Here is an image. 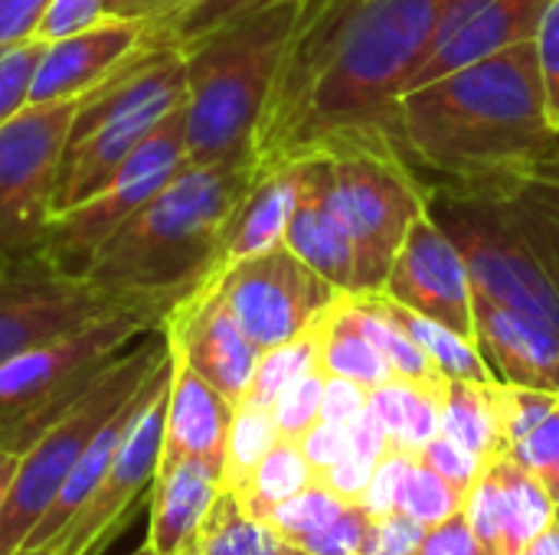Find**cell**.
<instances>
[{"label":"cell","mask_w":559,"mask_h":555,"mask_svg":"<svg viewBox=\"0 0 559 555\" xmlns=\"http://www.w3.org/2000/svg\"><path fill=\"white\" fill-rule=\"evenodd\" d=\"M439 7L360 0L331 26L295 36L255 134L259 170L311 154H400L403 85L429 46Z\"/></svg>","instance_id":"1"},{"label":"cell","mask_w":559,"mask_h":555,"mask_svg":"<svg viewBox=\"0 0 559 555\" xmlns=\"http://www.w3.org/2000/svg\"><path fill=\"white\" fill-rule=\"evenodd\" d=\"M557 137L534 39L406 92L396 111L400 154L459 183L527 164Z\"/></svg>","instance_id":"2"},{"label":"cell","mask_w":559,"mask_h":555,"mask_svg":"<svg viewBox=\"0 0 559 555\" xmlns=\"http://www.w3.org/2000/svg\"><path fill=\"white\" fill-rule=\"evenodd\" d=\"M259 177V160L183 164L105 245L82 278L105 294L174 311L223 265L226 226Z\"/></svg>","instance_id":"3"},{"label":"cell","mask_w":559,"mask_h":555,"mask_svg":"<svg viewBox=\"0 0 559 555\" xmlns=\"http://www.w3.org/2000/svg\"><path fill=\"white\" fill-rule=\"evenodd\" d=\"M305 0L239 16L187 46V164L255 157V134L295 39Z\"/></svg>","instance_id":"4"},{"label":"cell","mask_w":559,"mask_h":555,"mask_svg":"<svg viewBox=\"0 0 559 555\" xmlns=\"http://www.w3.org/2000/svg\"><path fill=\"white\" fill-rule=\"evenodd\" d=\"M164 307L124 301L7 360L0 366V445L23 455L124 350L164 330Z\"/></svg>","instance_id":"5"},{"label":"cell","mask_w":559,"mask_h":555,"mask_svg":"<svg viewBox=\"0 0 559 555\" xmlns=\"http://www.w3.org/2000/svg\"><path fill=\"white\" fill-rule=\"evenodd\" d=\"M170 347L164 330L147 334L124 350L59 419H52L20 455V468L7 504L0 510V555L16 553L36 523L46 517L79 458L102 432V425L147 383V376L167 360Z\"/></svg>","instance_id":"6"},{"label":"cell","mask_w":559,"mask_h":555,"mask_svg":"<svg viewBox=\"0 0 559 555\" xmlns=\"http://www.w3.org/2000/svg\"><path fill=\"white\" fill-rule=\"evenodd\" d=\"M426 193L429 213L465 255L478 294L531 314L559 334V291L504 203L475 183Z\"/></svg>","instance_id":"7"},{"label":"cell","mask_w":559,"mask_h":555,"mask_svg":"<svg viewBox=\"0 0 559 555\" xmlns=\"http://www.w3.org/2000/svg\"><path fill=\"white\" fill-rule=\"evenodd\" d=\"M79 98L26 105L0 128V262L43 258Z\"/></svg>","instance_id":"8"},{"label":"cell","mask_w":559,"mask_h":555,"mask_svg":"<svg viewBox=\"0 0 559 555\" xmlns=\"http://www.w3.org/2000/svg\"><path fill=\"white\" fill-rule=\"evenodd\" d=\"M334 200L354 245V294L383 291L413 222L429 209L426 190L400 154L344 150L331 154Z\"/></svg>","instance_id":"9"},{"label":"cell","mask_w":559,"mask_h":555,"mask_svg":"<svg viewBox=\"0 0 559 555\" xmlns=\"http://www.w3.org/2000/svg\"><path fill=\"white\" fill-rule=\"evenodd\" d=\"M183 164L187 121L180 105L160 121V128L121 164V170L98 193L52 216L43 245V262L82 278L85 265L105 245V239H111Z\"/></svg>","instance_id":"10"},{"label":"cell","mask_w":559,"mask_h":555,"mask_svg":"<svg viewBox=\"0 0 559 555\" xmlns=\"http://www.w3.org/2000/svg\"><path fill=\"white\" fill-rule=\"evenodd\" d=\"M213 285L259 350H272L311 330L344 298L341 288L301 262L285 242L223 265Z\"/></svg>","instance_id":"11"},{"label":"cell","mask_w":559,"mask_h":555,"mask_svg":"<svg viewBox=\"0 0 559 555\" xmlns=\"http://www.w3.org/2000/svg\"><path fill=\"white\" fill-rule=\"evenodd\" d=\"M170 370H174V360L167 353L102 484L79 507L69 527L56 536L52 546L59 550V555H98L131 520V510L138 507V500L151 494L157 471H160V455H164V415H167Z\"/></svg>","instance_id":"12"},{"label":"cell","mask_w":559,"mask_h":555,"mask_svg":"<svg viewBox=\"0 0 559 555\" xmlns=\"http://www.w3.org/2000/svg\"><path fill=\"white\" fill-rule=\"evenodd\" d=\"M124 301L98 291L79 275L59 272L43 258L0 272V366L16 353L79 327ZM151 304V301H147Z\"/></svg>","instance_id":"13"},{"label":"cell","mask_w":559,"mask_h":555,"mask_svg":"<svg viewBox=\"0 0 559 555\" xmlns=\"http://www.w3.org/2000/svg\"><path fill=\"white\" fill-rule=\"evenodd\" d=\"M383 294L475 343V285L465 255L429 209L413 222L393 258Z\"/></svg>","instance_id":"14"},{"label":"cell","mask_w":559,"mask_h":555,"mask_svg":"<svg viewBox=\"0 0 559 555\" xmlns=\"http://www.w3.org/2000/svg\"><path fill=\"white\" fill-rule=\"evenodd\" d=\"M164 337L170 350L229 402L239 406L246 399L262 350L239 327L213 278L174 304L164 321Z\"/></svg>","instance_id":"15"},{"label":"cell","mask_w":559,"mask_h":555,"mask_svg":"<svg viewBox=\"0 0 559 555\" xmlns=\"http://www.w3.org/2000/svg\"><path fill=\"white\" fill-rule=\"evenodd\" d=\"M147 43V23L105 16L79 33L46 39L29 105L69 101L82 98L95 85H102L111 72H118L141 46Z\"/></svg>","instance_id":"16"},{"label":"cell","mask_w":559,"mask_h":555,"mask_svg":"<svg viewBox=\"0 0 559 555\" xmlns=\"http://www.w3.org/2000/svg\"><path fill=\"white\" fill-rule=\"evenodd\" d=\"M295 167V209L285 229V245L324 275L344 294H354V245L337 213L331 160L324 154L298 157Z\"/></svg>","instance_id":"17"},{"label":"cell","mask_w":559,"mask_h":555,"mask_svg":"<svg viewBox=\"0 0 559 555\" xmlns=\"http://www.w3.org/2000/svg\"><path fill=\"white\" fill-rule=\"evenodd\" d=\"M475 343L498 383L559 393V334L475 291Z\"/></svg>","instance_id":"18"},{"label":"cell","mask_w":559,"mask_h":555,"mask_svg":"<svg viewBox=\"0 0 559 555\" xmlns=\"http://www.w3.org/2000/svg\"><path fill=\"white\" fill-rule=\"evenodd\" d=\"M170 360H174V370H170V389H167L160 471L177 461H203L223 471L236 402H229L219 389H213L203 376H197L174 350H170Z\"/></svg>","instance_id":"19"},{"label":"cell","mask_w":559,"mask_h":555,"mask_svg":"<svg viewBox=\"0 0 559 555\" xmlns=\"http://www.w3.org/2000/svg\"><path fill=\"white\" fill-rule=\"evenodd\" d=\"M547 7L550 0H491L468 23H462L452 36L423 49L419 62L413 65L403 85V95L442 75H452L465 65H475L488 56H498L518 43L534 39Z\"/></svg>","instance_id":"20"},{"label":"cell","mask_w":559,"mask_h":555,"mask_svg":"<svg viewBox=\"0 0 559 555\" xmlns=\"http://www.w3.org/2000/svg\"><path fill=\"white\" fill-rule=\"evenodd\" d=\"M219 494L223 471L203 461H177L157 471V481L147 494L151 530L144 543L154 555H193Z\"/></svg>","instance_id":"21"},{"label":"cell","mask_w":559,"mask_h":555,"mask_svg":"<svg viewBox=\"0 0 559 555\" xmlns=\"http://www.w3.org/2000/svg\"><path fill=\"white\" fill-rule=\"evenodd\" d=\"M559 141V137H557ZM554 141L534 160L518 164L504 173L468 180L475 186L491 190L511 219L521 226L534 252L540 255L544 268L550 272L559 291V144ZM459 183V180H455Z\"/></svg>","instance_id":"22"},{"label":"cell","mask_w":559,"mask_h":555,"mask_svg":"<svg viewBox=\"0 0 559 555\" xmlns=\"http://www.w3.org/2000/svg\"><path fill=\"white\" fill-rule=\"evenodd\" d=\"M295 209V167L259 170L255 183L236 206L223 236V265L269 252L285 242V229ZM219 265V268H223Z\"/></svg>","instance_id":"23"},{"label":"cell","mask_w":559,"mask_h":555,"mask_svg":"<svg viewBox=\"0 0 559 555\" xmlns=\"http://www.w3.org/2000/svg\"><path fill=\"white\" fill-rule=\"evenodd\" d=\"M442 435L485 461L508 455L498 415V383L449 379L442 396Z\"/></svg>","instance_id":"24"},{"label":"cell","mask_w":559,"mask_h":555,"mask_svg":"<svg viewBox=\"0 0 559 555\" xmlns=\"http://www.w3.org/2000/svg\"><path fill=\"white\" fill-rule=\"evenodd\" d=\"M501 494L504 517V555H521V550L554 520V497L547 487L521 468L511 455H498L488 461Z\"/></svg>","instance_id":"25"},{"label":"cell","mask_w":559,"mask_h":555,"mask_svg":"<svg viewBox=\"0 0 559 555\" xmlns=\"http://www.w3.org/2000/svg\"><path fill=\"white\" fill-rule=\"evenodd\" d=\"M311 484H318V471L305 458L301 445L295 438H278L275 448L259 461L252 478L233 494H236V500L242 504L246 514L265 520L282 500L301 494Z\"/></svg>","instance_id":"26"},{"label":"cell","mask_w":559,"mask_h":555,"mask_svg":"<svg viewBox=\"0 0 559 555\" xmlns=\"http://www.w3.org/2000/svg\"><path fill=\"white\" fill-rule=\"evenodd\" d=\"M380 298L386 301V307H390V314L400 321V327L423 347V353L436 363V370L445 376V379H468V383H498L495 379V373H491V366L485 363V357H481V350H478V343H472L468 337H462V334H455V330H449L445 324H439V321H429V317H423V314H416V311H409V307H403V304H396V301H390L383 291H380Z\"/></svg>","instance_id":"27"},{"label":"cell","mask_w":559,"mask_h":555,"mask_svg":"<svg viewBox=\"0 0 559 555\" xmlns=\"http://www.w3.org/2000/svg\"><path fill=\"white\" fill-rule=\"evenodd\" d=\"M344 301V298H341ZM341 301L331 307V314L324 317V337H321V370L328 376H344L354 379L367 389H380L386 383L396 379L393 366L386 363V357L350 324V317L344 314Z\"/></svg>","instance_id":"28"},{"label":"cell","mask_w":559,"mask_h":555,"mask_svg":"<svg viewBox=\"0 0 559 555\" xmlns=\"http://www.w3.org/2000/svg\"><path fill=\"white\" fill-rule=\"evenodd\" d=\"M285 540L272 530L269 520H259L242 510L233 491H223L203 523L193 555H278Z\"/></svg>","instance_id":"29"},{"label":"cell","mask_w":559,"mask_h":555,"mask_svg":"<svg viewBox=\"0 0 559 555\" xmlns=\"http://www.w3.org/2000/svg\"><path fill=\"white\" fill-rule=\"evenodd\" d=\"M321 337H324V321L314 324L311 330L298 334L295 340H285V343H278L272 350H262L259 366L252 373V383H249L242 402L272 409V402L278 399V393L285 386H292L308 370L321 366Z\"/></svg>","instance_id":"30"},{"label":"cell","mask_w":559,"mask_h":555,"mask_svg":"<svg viewBox=\"0 0 559 555\" xmlns=\"http://www.w3.org/2000/svg\"><path fill=\"white\" fill-rule=\"evenodd\" d=\"M278 438H282V432L275 425L272 409L239 402L236 415H233V425H229V438H226L223 491H239L252 478L259 461L275 448Z\"/></svg>","instance_id":"31"},{"label":"cell","mask_w":559,"mask_h":555,"mask_svg":"<svg viewBox=\"0 0 559 555\" xmlns=\"http://www.w3.org/2000/svg\"><path fill=\"white\" fill-rule=\"evenodd\" d=\"M275 3H285V0H187L174 16H167L164 23L151 26L147 39L180 49V46H187V43L219 29V26L239 20V16L269 10Z\"/></svg>","instance_id":"32"},{"label":"cell","mask_w":559,"mask_h":555,"mask_svg":"<svg viewBox=\"0 0 559 555\" xmlns=\"http://www.w3.org/2000/svg\"><path fill=\"white\" fill-rule=\"evenodd\" d=\"M465 510V494L455 491L445 478H439L432 468H426L419 458L406 474L403 494H400V514L413 517L426 530L459 517Z\"/></svg>","instance_id":"33"},{"label":"cell","mask_w":559,"mask_h":555,"mask_svg":"<svg viewBox=\"0 0 559 555\" xmlns=\"http://www.w3.org/2000/svg\"><path fill=\"white\" fill-rule=\"evenodd\" d=\"M344 507H347V504H344L341 497H334L328 487L311 484V487H305L301 494L282 500L265 520L272 523V530H275L285 543H298V540H305L308 533L328 527Z\"/></svg>","instance_id":"34"},{"label":"cell","mask_w":559,"mask_h":555,"mask_svg":"<svg viewBox=\"0 0 559 555\" xmlns=\"http://www.w3.org/2000/svg\"><path fill=\"white\" fill-rule=\"evenodd\" d=\"M324 383H328V373L321 366H314V370H308L305 376H298L292 386H285L278 393V399L272 402V415H275V425H278L282 438L298 442L314 422H321Z\"/></svg>","instance_id":"35"},{"label":"cell","mask_w":559,"mask_h":555,"mask_svg":"<svg viewBox=\"0 0 559 555\" xmlns=\"http://www.w3.org/2000/svg\"><path fill=\"white\" fill-rule=\"evenodd\" d=\"M508 455L521 464V468H527L544 487H547V494L554 497V504H557L559 497V402L557 409L540 422V425H534L524 438H518L511 448H508Z\"/></svg>","instance_id":"36"},{"label":"cell","mask_w":559,"mask_h":555,"mask_svg":"<svg viewBox=\"0 0 559 555\" xmlns=\"http://www.w3.org/2000/svg\"><path fill=\"white\" fill-rule=\"evenodd\" d=\"M43 46H46V39L36 36V39L20 43L0 56V128L10 124L29 105V92H33V79H36Z\"/></svg>","instance_id":"37"},{"label":"cell","mask_w":559,"mask_h":555,"mask_svg":"<svg viewBox=\"0 0 559 555\" xmlns=\"http://www.w3.org/2000/svg\"><path fill=\"white\" fill-rule=\"evenodd\" d=\"M465 520L481 543L485 555H504V517H501V494L491 464H485L481 478L465 497Z\"/></svg>","instance_id":"38"},{"label":"cell","mask_w":559,"mask_h":555,"mask_svg":"<svg viewBox=\"0 0 559 555\" xmlns=\"http://www.w3.org/2000/svg\"><path fill=\"white\" fill-rule=\"evenodd\" d=\"M370 523H373V517L364 504H347L328 527L308 533L305 540H298L292 546L311 555H360Z\"/></svg>","instance_id":"39"},{"label":"cell","mask_w":559,"mask_h":555,"mask_svg":"<svg viewBox=\"0 0 559 555\" xmlns=\"http://www.w3.org/2000/svg\"><path fill=\"white\" fill-rule=\"evenodd\" d=\"M419 461L426 464V468H432L439 478H445L455 491H462L465 497H468V491L475 487V481L481 478V471H485V458H478L475 451H468V448H462L459 442H452L449 435H436L423 451H419Z\"/></svg>","instance_id":"40"},{"label":"cell","mask_w":559,"mask_h":555,"mask_svg":"<svg viewBox=\"0 0 559 555\" xmlns=\"http://www.w3.org/2000/svg\"><path fill=\"white\" fill-rule=\"evenodd\" d=\"M419 455L413 451H403V448H390L380 461H377V471L370 478V487L364 494V507L370 510V517H390L400 510V494H403V484H406V474L409 468L416 464Z\"/></svg>","instance_id":"41"},{"label":"cell","mask_w":559,"mask_h":555,"mask_svg":"<svg viewBox=\"0 0 559 555\" xmlns=\"http://www.w3.org/2000/svg\"><path fill=\"white\" fill-rule=\"evenodd\" d=\"M534 46H537L547 124L554 128V134H559V0H550L540 29L534 36Z\"/></svg>","instance_id":"42"},{"label":"cell","mask_w":559,"mask_h":555,"mask_svg":"<svg viewBox=\"0 0 559 555\" xmlns=\"http://www.w3.org/2000/svg\"><path fill=\"white\" fill-rule=\"evenodd\" d=\"M423 536H426V527L400 510L390 517H373L360 555H413L419 550Z\"/></svg>","instance_id":"43"},{"label":"cell","mask_w":559,"mask_h":555,"mask_svg":"<svg viewBox=\"0 0 559 555\" xmlns=\"http://www.w3.org/2000/svg\"><path fill=\"white\" fill-rule=\"evenodd\" d=\"M52 0H0V56L39 36Z\"/></svg>","instance_id":"44"},{"label":"cell","mask_w":559,"mask_h":555,"mask_svg":"<svg viewBox=\"0 0 559 555\" xmlns=\"http://www.w3.org/2000/svg\"><path fill=\"white\" fill-rule=\"evenodd\" d=\"M298 445H301L305 458L311 461V468L321 474L350 455V425H337V422L321 419L298 438Z\"/></svg>","instance_id":"45"},{"label":"cell","mask_w":559,"mask_h":555,"mask_svg":"<svg viewBox=\"0 0 559 555\" xmlns=\"http://www.w3.org/2000/svg\"><path fill=\"white\" fill-rule=\"evenodd\" d=\"M370 402V389L344 379V376H328L324 383V399H321V419L337 422V425H354Z\"/></svg>","instance_id":"46"},{"label":"cell","mask_w":559,"mask_h":555,"mask_svg":"<svg viewBox=\"0 0 559 555\" xmlns=\"http://www.w3.org/2000/svg\"><path fill=\"white\" fill-rule=\"evenodd\" d=\"M377 471V461L370 458H360V455H347L344 461H337L334 468L321 471L318 474V484L328 487L334 497H341L344 504H360L367 487H370V478Z\"/></svg>","instance_id":"47"},{"label":"cell","mask_w":559,"mask_h":555,"mask_svg":"<svg viewBox=\"0 0 559 555\" xmlns=\"http://www.w3.org/2000/svg\"><path fill=\"white\" fill-rule=\"evenodd\" d=\"M98 20H105V0H52L39 26V39H59L79 33Z\"/></svg>","instance_id":"48"},{"label":"cell","mask_w":559,"mask_h":555,"mask_svg":"<svg viewBox=\"0 0 559 555\" xmlns=\"http://www.w3.org/2000/svg\"><path fill=\"white\" fill-rule=\"evenodd\" d=\"M413 555H485V550H481V543L475 540V533H472L465 514H459V517H452V520H445V523L426 530L419 550Z\"/></svg>","instance_id":"49"},{"label":"cell","mask_w":559,"mask_h":555,"mask_svg":"<svg viewBox=\"0 0 559 555\" xmlns=\"http://www.w3.org/2000/svg\"><path fill=\"white\" fill-rule=\"evenodd\" d=\"M187 0H105V16H121V20H141L151 26L164 23L174 16Z\"/></svg>","instance_id":"50"},{"label":"cell","mask_w":559,"mask_h":555,"mask_svg":"<svg viewBox=\"0 0 559 555\" xmlns=\"http://www.w3.org/2000/svg\"><path fill=\"white\" fill-rule=\"evenodd\" d=\"M357 3L360 0H305L301 3V13H298L295 36H308V33H318V29L331 26L334 20H341Z\"/></svg>","instance_id":"51"},{"label":"cell","mask_w":559,"mask_h":555,"mask_svg":"<svg viewBox=\"0 0 559 555\" xmlns=\"http://www.w3.org/2000/svg\"><path fill=\"white\" fill-rule=\"evenodd\" d=\"M521 555H559V527L557 520H550L524 550Z\"/></svg>","instance_id":"52"},{"label":"cell","mask_w":559,"mask_h":555,"mask_svg":"<svg viewBox=\"0 0 559 555\" xmlns=\"http://www.w3.org/2000/svg\"><path fill=\"white\" fill-rule=\"evenodd\" d=\"M16 468H20V451L0 445V510L7 504V494L13 487V478H16Z\"/></svg>","instance_id":"53"},{"label":"cell","mask_w":559,"mask_h":555,"mask_svg":"<svg viewBox=\"0 0 559 555\" xmlns=\"http://www.w3.org/2000/svg\"><path fill=\"white\" fill-rule=\"evenodd\" d=\"M10 555H59V550L56 546H20L16 553Z\"/></svg>","instance_id":"54"},{"label":"cell","mask_w":559,"mask_h":555,"mask_svg":"<svg viewBox=\"0 0 559 555\" xmlns=\"http://www.w3.org/2000/svg\"><path fill=\"white\" fill-rule=\"evenodd\" d=\"M278 555H311V553H305V550H298V546H292V543H285V546L278 550Z\"/></svg>","instance_id":"55"},{"label":"cell","mask_w":559,"mask_h":555,"mask_svg":"<svg viewBox=\"0 0 559 555\" xmlns=\"http://www.w3.org/2000/svg\"><path fill=\"white\" fill-rule=\"evenodd\" d=\"M131 555H154V550H151V546H147V543H144V546H141V550H134V553Z\"/></svg>","instance_id":"56"},{"label":"cell","mask_w":559,"mask_h":555,"mask_svg":"<svg viewBox=\"0 0 559 555\" xmlns=\"http://www.w3.org/2000/svg\"><path fill=\"white\" fill-rule=\"evenodd\" d=\"M554 520H557V527H559V497H557V504H554Z\"/></svg>","instance_id":"57"},{"label":"cell","mask_w":559,"mask_h":555,"mask_svg":"<svg viewBox=\"0 0 559 555\" xmlns=\"http://www.w3.org/2000/svg\"><path fill=\"white\" fill-rule=\"evenodd\" d=\"M20 265H23V262H20ZM7 268H10V265H7V262H0V272H7Z\"/></svg>","instance_id":"58"}]
</instances>
